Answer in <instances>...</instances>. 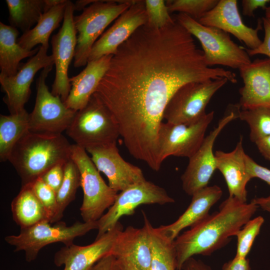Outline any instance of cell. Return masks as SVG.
<instances>
[{"label": "cell", "instance_id": "6da1fadb", "mask_svg": "<svg viewBox=\"0 0 270 270\" xmlns=\"http://www.w3.org/2000/svg\"><path fill=\"white\" fill-rule=\"evenodd\" d=\"M236 74L208 66L193 36L175 22L160 29L139 28L113 55L95 93L114 118L120 133L130 140L152 143L166 108L181 86Z\"/></svg>", "mask_w": 270, "mask_h": 270}, {"label": "cell", "instance_id": "7a4b0ae2", "mask_svg": "<svg viewBox=\"0 0 270 270\" xmlns=\"http://www.w3.org/2000/svg\"><path fill=\"white\" fill-rule=\"evenodd\" d=\"M258 206L228 196L219 210L178 235L174 240L177 270L196 254L210 256L228 244L230 238L251 219Z\"/></svg>", "mask_w": 270, "mask_h": 270}, {"label": "cell", "instance_id": "3957f363", "mask_svg": "<svg viewBox=\"0 0 270 270\" xmlns=\"http://www.w3.org/2000/svg\"><path fill=\"white\" fill-rule=\"evenodd\" d=\"M72 145L62 134L29 131L14 146L8 160L24 186L41 178L55 165L69 160Z\"/></svg>", "mask_w": 270, "mask_h": 270}, {"label": "cell", "instance_id": "277c9868", "mask_svg": "<svg viewBox=\"0 0 270 270\" xmlns=\"http://www.w3.org/2000/svg\"><path fill=\"white\" fill-rule=\"evenodd\" d=\"M66 132L75 144L85 150L116 143L120 136L114 118L95 92L76 112Z\"/></svg>", "mask_w": 270, "mask_h": 270}, {"label": "cell", "instance_id": "5b68a950", "mask_svg": "<svg viewBox=\"0 0 270 270\" xmlns=\"http://www.w3.org/2000/svg\"><path fill=\"white\" fill-rule=\"evenodd\" d=\"M82 13L74 16L77 44L74 65H86L91 50L105 28L133 3L134 0H91Z\"/></svg>", "mask_w": 270, "mask_h": 270}, {"label": "cell", "instance_id": "8992f818", "mask_svg": "<svg viewBox=\"0 0 270 270\" xmlns=\"http://www.w3.org/2000/svg\"><path fill=\"white\" fill-rule=\"evenodd\" d=\"M175 20L199 40L208 66L222 65L239 69L252 62L246 50L232 40L229 34L202 25L184 14H176Z\"/></svg>", "mask_w": 270, "mask_h": 270}, {"label": "cell", "instance_id": "52a82bcc", "mask_svg": "<svg viewBox=\"0 0 270 270\" xmlns=\"http://www.w3.org/2000/svg\"><path fill=\"white\" fill-rule=\"evenodd\" d=\"M44 220L34 226L20 228L18 235L7 236L5 241L15 248L14 252L24 251L26 260L30 262L37 257L40 250L50 244L62 242L64 246L74 244V240L90 230L98 229V222H77L68 226L64 222L51 226Z\"/></svg>", "mask_w": 270, "mask_h": 270}, {"label": "cell", "instance_id": "ba28073f", "mask_svg": "<svg viewBox=\"0 0 270 270\" xmlns=\"http://www.w3.org/2000/svg\"><path fill=\"white\" fill-rule=\"evenodd\" d=\"M71 158L78 168L84 192L82 218L84 222H97L113 204L118 194L105 182L84 148L72 144Z\"/></svg>", "mask_w": 270, "mask_h": 270}, {"label": "cell", "instance_id": "9c48e42d", "mask_svg": "<svg viewBox=\"0 0 270 270\" xmlns=\"http://www.w3.org/2000/svg\"><path fill=\"white\" fill-rule=\"evenodd\" d=\"M228 81L226 78L192 82L181 86L169 100L164 114L166 122L191 124L205 114L206 108L215 93Z\"/></svg>", "mask_w": 270, "mask_h": 270}, {"label": "cell", "instance_id": "30bf717a", "mask_svg": "<svg viewBox=\"0 0 270 270\" xmlns=\"http://www.w3.org/2000/svg\"><path fill=\"white\" fill-rule=\"evenodd\" d=\"M54 64L42 70L36 82V96L30 114L29 129L34 132L62 134L67 130L76 112L66 106L60 96L52 94L46 84Z\"/></svg>", "mask_w": 270, "mask_h": 270}, {"label": "cell", "instance_id": "8fae6325", "mask_svg": "<svg viewBox=\"0 0 270 270\" xmlns=\"http://www.w3.org/2000/svg\"><path fill=\"white\" fill-rule=\"evenodd\" d=\"M174 202L162 188L146 180L134 184L118 194L113 204L97 221L98 238L112 228L120 219L124 216H131L140 205L165 204Z\"/></svg>", "mask_w": 270, "mask_h": 270}, {"label": "cell", "instance_id": "7c38bea8", "mask_svg": "<svg viewBox=\"0 0 270 270\" xmlns=\"http://www.w3.org/2000/svg\"><path fill=\"white\" fill-rule=\"evenodd\" d=\"M240 107L232 105L218 126L204 138L196 153L189 158L188 164L181 176L184 192L192 196L196 192L208 186L214 170L216 161L213 148L214 142L224 128L230 122L238 118Z\"/></svg>", "mask_w": 270, "mask_h": 270}, {"label": "cell", "instance_id": "4fadbf2b", "mask_svg": "<svg viewBox=\"0 0 270 270\" xmlns=\"http://www.w3.org/2000/svg\"><path fill=\"white\" fill-rule=\"evenodd\" d=\"M214 116V111L206 113L198 122L191 124L162 122L158 132L161 162L169 156L188 158L192 156L202 143Z\"/></svg>", "mask_w": 270, "mask_h": 270}, {"label": "cell", "instance_id": "5bb4252c", "mask_svg": "<svg viewBox=\"0 0 270 270\" xmlns=\"http://www.w3.org/2000/svg\"><path fill=\"white\" fill-rule=\"evenodd\" d=\"M74 11L73 2L67 0L62 26L51 40L52 56L56 66V76L51 92L60 96L63 102L66 100L71 88L68 70L74 58L77 44Z\"/></svg>", "mask_w": 270, "mask_h": 270}, {"label": "cell", "instance_id": "9a60e30c", "mask_svg": "<svg viewBox=\"0 0 270 270\" xmlns=\"http://www.w3.org/2000/svg\"><path fill=\"white\" fill-rule=\"evenodd\" d=\"M49 45H41L38 52L25 63H20L16 74L12 76H0L2 90L6 94L3 100L10 114L24 110L31 94L30 86L36 72L54 64L52 54H48Z\"/></svg>", "mask_w": 270, "mask_h": 270}, {"label": "cell", "instance_id": "2e32d148", "mask_svg": "<svg viewBox=\"0 0 270 270\" xmlns=\"http://www.w3.org/2000/svg\"><path fill=\"white\" fill-rule=\"evenodd\" d=\"M146 22L144 0H134L132 5L96 41L90 53L88 61L115 54L119 46Z\"/></svg>", "mask_w": 270, "mask_h": 270}, {"label": "cell", "instance_id": "e0dca14e", "mask_svg": "<svg viewBox=\"0 0 270 270\" xmlns=\"http://www.w3.org/2000/svg\"><path fill=\"white\" fill-rule=\"evenodd\" d=\"M86 150L90 154L98 170L107 177L109 186L117 192L146 180L139 167L122 157L116 143L91 147Z\"/></svg>", "mask_w": 270, "mask_h": 270}, {"label": "cell", "instance_id": "ac0fdd59", "mask_svg": "<svg viewBox=\"0 0 270 270\" xmlns=\"http://www.w3.org/2000/svg\"><path fill=\"white\" fill-rule=\"evenodd\" d=\"M122 230L118 222L90 244L64 246L55 254L54 263L57 266H64V270H90L100 259L110 254L115 240Z\"/></svg>", "mask_w": 270, "mask_h": 270}, {"label": "cell", "instance_id": "d6986e66", "mask_svg": "<svg viewBox=\"0 0 270 270\" xmlns=\"http://www.w3.org/2000/svg\"><path fill=\"white\" fill-rule=\"evenodd\" d=\"M202 25L219 28L234 35L244 43L248 49L257 48L262 41L258 32L262 28V22L258 18L254 28L246 25L242 21L236 0H220L211 10L198 21Z\"/></svg>", "mask_w": 270, "mask_h": 270}, {"label": "cell", "instance_id": "ffe728a7", "mask_svg": "<svg viewBox=\"0 0 270 270\" xmlns=\"http://www.w3.org/2000/svg\"><path fill=\"white\" fill-rule=\"evenodd\" d=\"M238 70L244 83L238 104L242 110L270 108V59H256Z\"/></svg>", "mask_w": 270, "mask_h": 270}, {"label": "cell", "instance_id": "44dd1931", "mask_svg": "<svg viewBox=\"0 0 270 270\" xmlns=\"http://www.w3.org/2000/svg\"><path fill=\"white\" fill-rule=\"evenodd\" d=\"M246 154L242 136L232 151L217 150L214 152L216 169L225 179L229 196L244 202L247 200L246 186L252 179L246 168Z\"/></svg>", "mask_w": 270, "mask_h": 270}, {"label": "cell", "instance_id": "7402d4cb", "mask_svg": "<svg viewBox=\"0 0 270 270\" xmlns=\"http://www.w3.org/2000/svg\"><path fill=\"white\" fill-rule=\"evenodd\" d=\"M113 55L88 61L86 68L78 74L70 78L71 88L66 100V107L78 111L88 103L107 72Z\"/></svg>", "mask_w": 270, "mask_h": 270}, {"label": "cell", "instance_id": "603a6c76", "mask_svg": "<svg viewBox=\"0 0 270 270\" xmlns=\"http://www.w3.org/2000/svg\"><path fill=\"white\" fill-rule=\"evenodd\" d=\"M110 254L132 262L140 270H151L150 246L148 233L142 228L128 226L118 234Z\"/></svg>", "mask_w": 270, "mask_h": 270}, {"label": "cell", "instance_id": "cb8c5ba5", "mask_svg": "<svg viewBox=\"0 0 270 270\" xmlns=\"http://www.w3.org/2000/svg\"><path fill=\"white\" fill-rule=\"evenodd\" d=\"M222 191L217 185L206 186L192 194V201L184 213L174 222L158 227L172 240L184 228L192 226L205 218L211 208L221 198Z\"/></svg>", "mask_w": 270, "mask_h": 270}, {"label": "cell", "instance_id": "d4e9b609", "mask_svg": "<svg viewBox=\"0 0 270 270\" xmlns=\"http://www.w3.org/2000/svg\"><path fill=\"white\" fill-rule=\"evenodd\" d=\"M19 32L12 26L0 22V76H12L16 74L23 59L34 56L40 47L28 50L18 42Z\"/></svg>", "mask_w": 270, "mask_h": 270}, {"label": "cell", "instance_id": "484cf974", "mask_svg": "<svg viewBox=\"0 0 270 270\" xmlns=\"http://www.w3.org/2000/svg\"><path fill=\"white\" fill-rule=\"evenodd\" d=\"M64 0H6L10 26L23 33L32 29L42 14Z\"/></svg>", "mask_w": 270, "mask_h": 270}, {"label": "cell", "instance_id": "4316f807", "mask_svg": "<svg viewBox=\"0 0 270 270\" xmlns=\"http://www.w3.org/2000/svg\"><path fill=\"white\" fill-rule=\"evenodd\" d=\"M11 210L14 220L20 228L44 220L50 222L47 212L30 184L22 186L20 192L12 202Z\"/></svg>", "mask_w": 270, "mask_h": 270}, {"label": "cell", "instance_id": "83f0119b", "mask_svg": "<svg viewBox=\"0 0 270 270\" xmlns=\"http://www.w3.org/2000/svg\"><path fill=\"white\" fill-rule=\"evenodd\" d=\"M144 225L150 238L151 270H177L174 240H172L158 228H154L142 212Z\"/></svg>", "mask_w": 270, "mask_h": 270}, {"label": "cell", "instance_id": "f1b7e54d", "mask_svg": "<svg viewBox=\"0 0 270 270\" xmlns=\"http://www.w3.org/2000/svg\"><path fill=\"white\" fill-rule=\"evenodd\" d=\"M66 2L64 0L44 12L34 28L23 33L18 39L19 44L28 50L39 44L49 45L50 34L64 18Z\"/></svg>", "mask_w": 270, "mask_h": 270}, {"label": "cell", "instance_id": "f546056e", "mask_svg": "<svg viewBox=\"0 0 270 270\" xmlns=\"http://www.w3.org/2000/svg\"><path fill=\"white\" fill-rule=\"evenodd\" d=\"M30 114L24 109L10 115L0 116V160H8L18 141L28 132Z\"/></svg>", "mask_w": 270, "mask_h": 270}, {"label": "cell", "instance_id": "4dcf8cb0", "mask_svg": "<svg viewBox=\"0 0 270 270\" xmlns=\"http://www.w3.org/2000/svg\"><path fill=\"white\" fill-rule=\"evenodd\" d=\"M79 186H80V173L77 166L70 158L64 164V180L56 192L58 212L55 222L62 218L66 207L74 200Z\"/></svg>", "mask_w": 270, "mask_h": 270}, {"label": "cell", "instance_id": "1f68e13d", "mask_svg": "<svg viewBox=\"0 0 270 270\" xmlns=\"http://www.w3.org/2000/svg\"><path fill=\"white\" fill-rule=\"evenodd\" d=\"M238 118L248 124L252 142L270 136V108L258 107L240 110Z\"/></svg>", "mask_w": 270, "mask_h": 270}, {"label": "cell", "instance_id": "d6a6232c", "mask_svg": "<svg viewBox=\"0 0 270 270\" xmlns=\"http://www.w3.org/2000/svg\"><path fill=\"white\" fill-rule=\"evenodd\" d=\"M218 2V0H168L166 3L170 13L178 12L198 21Z\"/></svg>", "mask_w": 270, "mask_h": 270}, {"label": "cell", "instance_id": "836d02e7", "mask_svg": "<svg viewBox=\"0 0 270 270\" xmlns=\"http://www.w3.org/2000/svg\"><path fill=\"white\" fill-rule=\"evenodd\" d=\"M264 222V219L258 216L249 220L237 232L236 252L234 257L240 258H246L250 250L253 242L258 234Z\"/></svg>", "mask_w": 270, "mask_h": 270}, {"label": "cell", "instance_id": "e575fe53", "mask_svg": "<svg viewBox=\"0 0 270 270\" xmlns=\"http://www.w3.org/2000/svg\"><path fill=\"white\" fill-rule=\"evenodd\" d=\"M147 16L146 24L150 28L160 29L175 22L170 16L166 1L164 0H145Z\"/></svg>", "mask_w": 270, "mask_h": 270}, {"label": "cell", "instance_id": "d590c367", "mask_svg": "<svg viewBox=\"0 0 270 270\" xmlns=\"http://www.w3.org/2000/svg\"><path fill=\"white\" fill-rule=\"evenodd\" d=\"M30 184L47 212L50 223L55 222L58 212L56 192L46 184L41 178Z\"/></svg>", "mask_w": 270, "mask_h": 270}, {"label": "cell", "instance_id": "8d00e7d4", "mask_svg": "<svg viewBox=\"0 0 270 270\" xmlns=\"http://www.w3.org/2000/svg\"><path fill=\"white\" fill-rule=\"evenodd\" d=\"M65 164H58L51 168L41 177L43 181L56 192L60 188L64 177Z\"/></svg>", "mask_w": 270, "mask_h": 270}, {"label": "cell", "instance_id": "74e56055", "mask_svg": "<svg viewBox=\"0 0 270 270\" xmlns=\"http://www.w3.org/2000/svg\"><path fill=\"white\" fill-rule=\"evenodd\" d=\"M246 162L248 172L251 178H258L270 186V170L258 164L247 154L246 156ZM270 200V196L266 197Z\"/></svg>", "mask_w": 270, "mask_h": 270}, {"label": "cell", "instance_id": "f35d334b", "mask_svg": "<svg viewBox=\"0 0 270 270\" xmlns=\"http://www.w3.org/2000/svg\"><path fill=\"white\" fill-rule=\"evenodd\" d=\"M262 20L264 31V40L257 48L254 50L248 48L246 50L249 56L264 54L270 59V20L263 17Z\"/></svg>", "mask_w": 270, "mask_h": 270}, {"label": "cell", "instance_id": "ab89813d", "mask_svg": "<svg viewBox=\"0 0 270 270\" xmlns=\"http://www.w3.org/2000/svg\"><path fill=\"white\" fill-rule=\"evenodd\" d=\"M270 0H242V12L244 16H254V12L258 8L264 10Z\"/></svg>", "mask_w": 270, "mask_h": 270}, {"label": "cell", "instance_id": "60d3db41", "mask_svg": "<svg viewBox=\"0 0 270 270\" xmlns=\"http://www.w3.org/2000/svg\"><path fill=\"white\" fill-rule=\"evenodd\" d=\"M222 270H250V260L248 258H240L234 257L232 260L224 263Z\"/></svg>", "mask_w": 270, "mask_h": 270}, {"label": "cell", "instance_id": "b9f144b4", "mask_svg": "<svg viewBox=\"0 0 270 270\" xmlns=\"http://www.w3.org/2000/svg\"><path fill=\"white\" fill-rule=\"evenodd\" d=\"M180 270H212L208 265L200 260L192 257L183 264Z\"/></svg>", "mask_w": 270, "mask_h": 270}, {"label": "cell", "instance_id": "7bdbcfd3", "mask_svg": "<svg viewBox=\"0 0 270 270\" xmlns=\"http://www.w3.org/2000/svg\"><path fill=\"white\" fill-rule=\"evenodd\" d=\"M115 258L108 254L98 261L90 270H112V265Z\"/></svg>", "mask_w": 270, "mask_h": 270}, {"label": "cell", "instance_id": "ee69618b", "mask_svg": "<svg viewBox=\"0 0 270 270\" xmlns=\"http://www.w3.org/2000/svg\"><path fill=\"white\" fill-rule=\"evenodd\" d=\"M112 270H140L130 260L121 258H115Z\"/></svg>", "mask_w": 270, "mask_h": 270}, {"label": "cell", "instance_id": "f6af8a7d", "mask_svg": "<svg viewBox=\"0 0 270 270\" xmlns=\"http://www.w3.org/2000/svg\"><path fill=\"white\" fill-rule=\"evenodd\" d=\"M255 144L262 155L270 160V136L256 142Z\"/></svg>", "mask_w": 270, "mask_h": 270}, {"label": "cell", "instance_id": "bcb514c9", "mask_svg": "<svg viewBox=\"0 0 270 270\" xmlns=\"http://www.w3.org/2000/svg\"><path fill=\"white\" fill-rule=\"evenodd\" d=\"M252 202L262 209L270 212V200L267 198H258L253 199Z\"/></svg>", "mask_w": 270, "mask_h": 270}, {"label": "cell", "instance_id": "7dc6e473", "mask_svg": "<svg viewBox=\"0 0 270 270\" xmlns=\"http://www.w3.org/2000/svg\"><path fill=\"white\" fill-rule=\"evenodd\" d=\"M264 10L265 17L270 20V6H267Z\"/></svg>", "mask_w": 270, "mask_h": 270}]
</instances>
